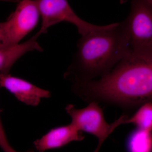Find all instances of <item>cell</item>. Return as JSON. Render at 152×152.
I'll use <instances>...</instances> for the list:
<instances>
[{"instance_id": "obj_2", "label": "cell", "mask_w": 152, "mask_h": 152, "mask_svg": "<svg viewBox=\"0 0 152 152\" xmlns=\"http://www.w3.org/2000/svg\"><path fill=\"white\" fill-rule=\"evenodd\" d=\"M131 50L121 23L108 29L82 36L77 43V51L64 77L73 84L103 77Z\"/></svg>"}, {"instance_id": "obj_7", "label": "cell", "mask_w": 152, "mask_h": 152, "mask_svg": "<svg viewBox=\"0 0 152 152\" xmlns=\"http://www.w3.org/2000/svg\"><path fill=\"white\" fill-rule=\"evenodd\" d=\"M0 87L5 88L20 102L28 105L38 106L42 99L50 97L51 93L24 79L10 75L0 77Z\"/></svg>"}, {"instance_id": "obj_9", "label": "cell", "mask_w": 152, "mask_h": 152, "mask_svg": "<svg viewBox=\"0 0 152 152\" xmlns=\"http://www.w3.org/2000/svg\"><path fill=\"white\" fill-rule=\"evenodd\" d=\"M40 35L38 32L24 42L0 48V77L9 74L14 64L25 54L34 50L42 51V48L37 42Z\"/></svg>"}, {"instance_id": "obj_12", "label": "cell", "mask_w": 152, "mask_h": 152, "mask_svg": "<svg viewBox=\"0 0 152 152\" xmlns=\"http://www.w3.org/2000/svg\"><path fill=\"white\" fill-rule=\"evenodd\" d=\"M0 148L6 152L16 151L8 141L0 118Z\"/></svg>"}, {"instance_id": "obj_6", "label": "cell", "mask_w": 152, "mask_h": 152, "mask_svg": "<svg viewBox=\"0 0 152 152\" xmlns=\"http://www.w3.org/2000/svg\"><path fill=\"white\" fill-rule=\"evenodd\" d=\"M40 17L36 0H21L4 22L6 47L20 42L37 26Z\"/></svg>"}, {"instance_id": "obj_4", "label": "cell", "mask_w": 152, "mask_h": 152, "mask_svg": "<svg viewBox=\"0 0 152 152\" xmlns=\"http://www.w3.org/2000/svg\"><path fill=\"white\" fill-rule=\"evenodd\" d=\"M42 18V25L39 32L46 33L50 27L61 22L75 25L82 36L97 31L108 29L117 23L106 26L90 23L80 18L70 6L68 0H36Z\"/></svg>"}, {"instance_id": "obj_8", "label": "cell", "mask_w": 152, "mask_h": 152, "mask_svg": "<svg viewBox=\"0 0 152 152\" xmlns=\"http://www.w3.org/2000/svg\"><path fill=\"white\" fill-rule=\"evenodd\" d=\"M85 137L72 123L66 126L53 128L40 139L34 142L39 152L60 148L72 142L81 141Z\"/></svg>"}, {"instance_id": "obj_3", "label": "cell", "mask_w": 152, "mask_h": 152, "mask_svg": "<svg viewBox=\"0 0 152 152\" xmlns=\"http://www.w3.org/2000/svg\"><path fill=\"white\" fill-rule=\"evenodd\" d=\"M121 23L131 50L152 52V0H132L130 13Z\"/></svg>"}, {"instance_id": "obj_10", "label": "cell", "mask_w": 152, "mask_h": 152, "mask_svg": "<svg viewBox=\"0 0 152 152\" xmlns=\"http://www.w3.org/2000/svg\"><path fill=\"white\" fill-rule=\"evenodd\" d=\"M123 124H132L139 129L152 131V102L143 104L135 114L130 118L124 116Z\"/></svg>"}, {"instance_id": "obj_11", "label": "cell", "mask_w": 152, "mask_h": 152, "mask_svg": "<svg viewBox=\"0 0 152 152\" xmlns=\"http://www.w3.org/2000/svg\"><path fill=\"white\" fill-rule=\"evenodd\" d=\"M129 148L132 151H149L152 148L151 132L138 129L131 136L129 141Z\"/></svg>"}, {"instance_id": "obj_1", "label": "cell", "mask_w": 152, "mask_h": 152, "mask_svg": "<svg viewBox=\"0 0 152 152\" xmlns=\"http://www.w3.org/2000/svg\"><path fill=\"white\" fill-rule=\"evenodd\" d=\"M72 91L86 102H103L124 108L152 102V52L131 50L108 75L74 84Z\"/></svg>"}, {"instance_id": "obj_13", "label": "cell", "mask_w": 152, "mask_h": 152, "mask_svg": "<svg viewBox=\"0 0 152 152\" xmlns=\"http://www.w3.org/2000/svg\"><path fill=\"white\" fill-rule=\"evenodd\" d=\"M6 47L4 22L0 23V48Z\"/></svg>"}, {"instance_id": "obj_5", "label": "cell", "mask_w": 152, "mask_h": 152, "mask_svg": "<svg viewBox=\"0 0 152 152\" xmlns=\"http://www.w3.org/2000/svg\"><path fill=\"white\" fill-rule=\"evenodd\" d=\"M65 110L72 119L71 123L79 130L91 134L98 139L95 152L99 151L107 138L121 124V118L110 124H108L102 110L97 102H90L88 106L82 109H77L70 104L66 107Z\"/></svg>"}]
</instances>
